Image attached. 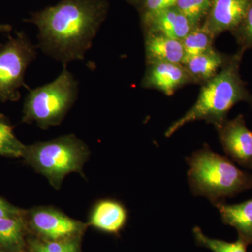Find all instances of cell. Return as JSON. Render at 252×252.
Here are the masks:
<instances>
[{
  "instance_id": "obj_12",
  "label": "cell",
  "mask_w": 252,
  "mask_h": 252,
  "mask_svg": "<svg viewBox=\"0 0 252 252\" xmlns=\"http://www.w3.org/2000/svg\"><path fill=\"white\" fill-rule=\"evenodd\" d=\"M144 46L147 64L160 62L182 64L185 58L182 41L158 33L145 34Z\"/></svg>"
},
{
  "instance_id": "obj_16",
  "label": "cell",
  "mask_w": 252,
  "mask_h": 252,
  "mask_svg": "<svg viewBox=\"0 0 252 252\" xmlns=\"http://www.w3.org/2000/svg\"><path fill=\"white\" fill-rule=\"evenodd\" d=\"M215 36L203 26L193 28L182 40L185 50V59L203 54L213 49Z\"/></svg>"
},
{
  "instance_id": "obj_4",
  "label": "cell",
  "mask_w": 252,
  "mask_h": 252,
  "mask_svg": "<svg viewBox=\"0 0 252 252\" xmlns=\"http://www.w3.org/2000/svg\"><path fill=\"white\" fill-rule=\"evenodd\" d=\"M89 157L87 146L72 134L26 146L23 156L29 165L57 189L68 174L82 175Z\"/></svg>"
},
{
  "instance_id": "obj_19",
  "label": "cell",
  "mask_w": 252,
  "mask_h": 252,
  "mask_svg": "<svg viewBox=\"0 0 252 252\" xmlns=\"http://www.w3.org/2000/svg\"><path fill=\"white\" fill-rule=\"evenodd\" d=\"M212 0H177L175 7L195 27L201 26L211 9Z\"/></svg>"
},
{
  "instance_id": "obj_3",
  "label": "cell",
  "mask_w": 252,
  "mask_h": 252,
  "mask_svg": "<svg viewBox=\"0 0 252 252\" xmlns=\"http://www.w3.org/2000/svg\"><path fill=\"white\" fill-rule=\"evenodd\" d=\"M192 193L214 205L252 189V175L239 169L228 158L212 152L208 145L187 158Z\"/></svg>"
},
{
  "instance_id": "obj_14",
  "label": "cell",
  "mask_w": 252,
  "mask_h": 252,
  "mask_svg": "<svg viewBox=\"0 0 252 252\" xmlns=\"http://www.w3.org/2000/svg\"><path fill=\"white\" fill-rule=\"evenodd\" d=\"M230 56L212 49L184 60L182 64L187 69L192 84H205L220 72Z\"/></svg>"
},
{
  "instance_id": "obj_2",
  "label": "cell",
  "mask_w": 252,
  "mask_h": 252,
  "mask_svg": "<svg viewBox=\"0 0 252 252\" xmlns=\"http://www.w3.org/2000/svg\"><path fill=\"white\" fill-rule=\"evenodd\" d=\"M245 50L228 58L223 67L210 81L203 84L195 104L183 117L172 123L165 135L171 137L189 123L204 120L217 126L226 120L230 109L240 102L252 105V94L240 75V67Z\"/></svg>"
},
{
  "instance_id": "obj_18",
  "label": "cell",
  "mask_w": 252,
  "mask_h": 252,
  "mask_svg": "<svg viewBox=\"0 0 252 252\" xmlns=\"http://www.w3.org/2000/svg\"><path fill=\"white\" fill-rule=\"evenodd\" d=\"M26 147L15 135L11 124L0 117V156L23 157Z\"/></svg>"
},
{
  "instance_id": "obj_24",
  "label": "cell",
  "mask_w": 252,
  "mask_h": 252,
  "mask_svg": "<svg viewBox=\"0 0 252 252\" xmlns=\"http://www.w3.org/2000/svg\"><path fill=\"white\" fill-rule=\"evenodd\" d=\"M22 211L0 198V218L21 216Z\"/></svg>"
},
{
  "instance_id": "obj_8",
  "label": "cell",
  "mask_w": 252,
  "mask_h": 252,
  "mask_svg": "<svg viewBox=\"0 0 252 252\" xmlns=\"http://www.w3.org/2000/svg\"><path fill=\"white\" fill-rule=\"evenodd\" d=\"M28 215L32 228L49 241L72 238L85 228L84 223L53 207H36Z\"/></svg>"
},
{
  "instance_id": "obj_5",
  "label": "cell",
  "mask_w": 252,
  "mask_h": 252,
  "mask_svg": "<svg viewBox=\"0 0 252 252\" xmlns=\"http://www.w3.org/2000/svg\"><path fill=\"white\" fill-rule=\"evenodd\" d=\"M78 94L77 81L63 64L56 79L30 91L23 104L22 122L36 124L44 130L59 125L75 103Z\"/></svg>"
},
{
  "instance_id": "obj_10",
  "label": "cell",
  "mask_w": 252,
  "mask_h": 252,
  "mask_svg": "<svg viewBox=\"0 0 252 252\" xmlns=\"http://www.w3.org/2000/svg\"><path fill=\"white\" fill-rule=\"evenodd\" d=\"M147 66L141 83L145 89H155L171 96L180 88L192 84L188 72L180 63H154Z\"/></svg>"
},
{
  "instance_id": "obj_27",
  "label": "cell",
  "mask_w": 252,
  "mask_h": 252,
  "mask_svg": "<svg viewBox=\"0 0 252 252\" xmlns=\"http://www.w3.org/2000/svg\"><path fill=\"white\" fill-rule=\"evenodd\" d=\"M130 1H132V2L134 3H139L140 2V1H144V0H130Z\"/></svg>"
},
{
  "instance_id": "obj_21",
  "label": "cell",
  "mask_w": 252,
  "mask_h": 252,
  "mask_svg": "<svg viewBox=\"0 0 252 252\" xmlns=\"http://www.w3.org/2000/svg\"><path fill=\"white\" fill-rule=\"evenodd\" d=\"M240 49L246 51L252 48V1L246 16L236 29L231 32Z\"/></svg>"
},
{
  "instance_id": "obj_26",
  "label": "cell",
  "mask_w": 252,
  "mask_h": 252,
  "mask_svg": "<svg viewBox=\"0 0 252 252\" xmlns=\"http://www.w3.org/2000/svg\"><path fill=\"white\" fill-rule=\"evenodd\" d=\"M11 29H12V27L10 25L0 23V34L1 33L9 32L11 31Z\"/></svg>"
},
{
  "instance_id": "obj_6",
  "label": "cell",
  "mask_w": 252,
  "mask_h": 252,
  "mask_svg": "<svg viewBox=\"0 0 252 252\" xmlns=\"http://www.w3.org/2000/svg\"><path fill=\"white\" fill-rule=\"evenodd\" d=\"M37 48L23 32H18L0 46V102L20 99V89L27 88L25 76L36 59Z\"/></svg>"
},
{
  "instance_id": "obj_7",
  "label": "cell",
  "mask_w": 252,
  "mask_h": 252,
  "mask_svg": "<svg viewBox=\"0 0 252 252\" xmlns=\"http://www.w3.org/2000/svg\"><path fill=\"white\" fill-rule=\"evenodd\" d=\"M215 127L225 154L239 165L252 170V131L247 127L243 114Z\"/></svg>"
},
{
  "instance_id": "obj_17",
  "label": "cell",
  "mask_w": 252,
  "mask_h": 252,
  "mask_svg": "<svg viewBox=\"0 0 252 252\" xmlns=\"http://www.w3.org/2000/svg\"><path fill=\"white\" fill-rule=\"evenodd\" d=\"M24 223L21 216L0 218V247L17 248L23 241Z\"/></svg>"
},
{
  "instance_id": "obj_1",
  "label": "cell",
  "mask_w": 252,
  "mask_h": 252,
  "mask_svg": "<svg viewBox=\"0 0 252 252\" xmlns=\"http://www.w3.org/2000/svg\"><path fill=\"white\" fill-rule=\"evenodd\" d=\"M108 9L107 0H61L27 21L37 28V47L67 65L85 59Z\"/></svg>"
},
{
  "instance_id": "obj_20",
  "label": "cell",
  "mask_w": 252,
  "mask_h": 252,
  "mask_svg": "<svg viewBox=\"0 0 252 252\" xmlns=\"http://www.w3.org/2000/svg\"><path fill=\"white\" fill-rule=\"evenodd\" d=\"M193 235L199 245L213 252H247L248 244L240 238L233 243L208 238L198 226L193 228Z\"/></svg>"
},
{
  "instance_id": "obj_15",
  "label": "cell",
  "mask_w": 252,
  "mask_h": 252,
  "mask_svg": "<svg viewBox=\"0 0 252 252\" xmlns=\"http://www.w3.org/2000/svg\"><path fill=\"white\" fill-rule=\"evenodd\" d=\"M222 221L238 230L239 238L252 244V198L241 203L228 205L225 201L215 204Z\"/></svg>"
},
{
  "instance_id": "obj_23",
  "label": "cell",
  "mask_w": 252,
  "mask_h": 252,
  "mask_svg": "<svg viewBox=\"0 0 252 252\" xmlns=\"http://www.w3.org/2000/svg\"><path fill=\"white\" fill-rule=\"evenodd\" d=\"M177 0H144L142 5V14L168 9L175 6Z\"/></svg>"
},
{
  "instance_id": "obj_9",
  "label": "cell",
  "mask_w": 252,
  "mask_h": 252,
  "mask_svg": "<svg viewBox=\"0 0 252 252\" xmlns=\"http://www.w3.org/2000/svg\"><path fill=\"white\" fill-rule=\"evenodd\" d=\"M252 0H212L211 9L202 26L215 38L233 32L246 16Z\"/></svg>"
},
{
  "instance_id": "obj_11",
  "label": "cell",
  "mask_w": 252,
  "mask_h": 252,
  "mask_svg": "<svg viewBox=\"0 0 252 252\" xmlns=\"http://www.w3.org/2000/svg\"><path fill=\"white\" fill-rule=\"evenodd\" d=\"M142 21L145 34L158 33L180 41L196 28L175 6L142 14Z\"/></svg>"
},
{
  "instance_id": "obj_25",
  "label": "cell",
  "mask_w": 252,
  "mask_h": 252,
  "mask_svg": "<svg viewBox=\"0 0 252 252\" xmlns=\"http://www.w3.org/2000/svg\"><path fill=\"white\" fill-rule=\"evenodd\" d=\"M31 247L32 252H49L44 247L43 242L32 240L31 243Z\"/></svg>"
},
{
  "instance_id": "obj_22",
  "label": "cell",
  "mask_w": 252,
  "mask_h": 252,
  "mask_svg": "<svg viewBox=\"0 0 252 252\" xmlns=\"http://www.w3.org/2000/svg\"><path fill=\"white\" fill-rule=\"evenodd\" d=\"M44 247L49 252H79L77 240L74 239L43 242Z\"/></svg>"
},
{
  "instance_id": "obj_13",
  "label": "cell",
  "mask_w": 252,
  "mask_h": 252,
  "mask_svg": "<svg viewBox=\"0 0 252 252\" xmlns=\"http://www.w3.org/2000/svg\"><path fill=\"white\" fill-rule=\"evenodd\" d=\"M127 215V209L121 202L105 199L94 205L89 224L107 233H117L125 225Z\"/></svg>"
}]
</instances>
